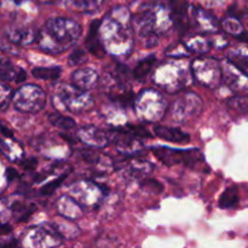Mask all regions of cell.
Instances as JSON below:
<instances>
[{"label": "cell", "mask_w": 248, "mask_h": 248, "mask_svg": "<svg viewBox=\"0 0 248 248\" xmlns=\"http://www.w3.org/2000/svg\"><path fill=\"white\" fill-rule=\"evenodd\" d=\"M0 94H1V98H0V106H1V110H6L7 106L10 104V101H12V94L11 89L7 86L5 82L1 84V89H0Z\"/></svg>", "instance_id": "cell-36"}, {"label": "cell", "mask_w": 248, "mask_h": 248, "mask_svg": "<svg viewBox=\"0 0 248 248\" xmlns=\"http://www.w3.org/2000/svg\"><path fill=\"white\" fill-rule=\"evenodd\" d=\"M1 152L10 161H18L21 159L22 154H23V149H22L21 145L14 140H2L1 142Z\"/></svg>", "instance_id": "cell-25"}, {"label": "cell", "mask_w": 248, "mask_h": 248, "mask_svg": "<svg viewBox=\"0 0 248 248\" xmlns=\"http://www.w3.org/2000/svg\"><path fill=\"white\" fill-rule=\"evenodd\" d=\"M16 74H17V72H15L14 67H12L9 62H5V61H2L1 72H0V77H1L2 82L10 81V80H14L15 81V79H16Z\"/></svg>", "instance_id": "cell-35"}, {"label": "cell", "mask_w": 248, "mask_h": 248, "mask_svg": "<svg viewBox=\"0 0 248 248\" xmlns=\"http://www.w3.org/2000/svg\"><path fill=\"white\" fill-rule=\"evenodd\" d=\"M107 190L101 186L92 182H78L69 188V195L79 203L81 207L94 208L97 207Z\"/></svg>", "instance_id": "cell-11"}, {"label": "cell", "mask_w": 248, "mask_h": 248, "mask_svg": "<svg viewBox=\"0 0 248 248\" xmlns=\"http://www.w3.org/2000/svg\"><path fill=\"white\" fill-rule=\"evenodd\" d=\"M184 45L191 52L206 53L211 50V47L213 46V43L202 35H194L186 39L184 41Z\"/></svg>", "instance_id": "cell-21"}, {"label": "cell", "mask_w": 248, "mask_h": 248, "mask_svg": "<svg viewBox=\"0 0 248 248\" xmlns=\"http://www.w3.org/2000/svg\"><path fill=\"white\" fill-rule=\"evenodd\" d=\"M80 157L89 165H96L99 166L102 164V160L104 159L103 155L99 154L98 152L93 149H82L79 152Z\"/></svg>", "instance_id": "cell-32"}, {"label": "cell", "mask_w": 248, "mask_h": 248, "mask_svg": "<svg viewBox=\"0 0 248 248\" xmlns=\"http://www.w3.org/2000/svg\"><path fill=\"white\" fill-rule=\"evenodd\" d=\"M237 39H240V40L244 41V43L248 44V33H242L241 35L237 36Z\"/></svg>", "instance_id": "cell-46"}, {"label": "cell", "mask_w": 248, "mask_h": 248, "mask_svg": "<svg viewBox=\"0 0 248 248\" xmlns=\"http://www.w3.org/2000/svg\"><path fill=\"white\" fill-rule=\"evenodd\" d=\"M239 202V194L236 186H229L219 198V206L222 208H232Z\"/></svg>", "instance_id": "cell-27"}, {"label": "cell", "mask_w": 248, "mask_h": 248, "mask_svg": "<svg viewBox=\"0 0 248 248\" xmlns=\"http://www.w3.org/2000/svg\"><path fill=\"white\" fill-rule=\"evenodd\" d=\"M195 19L196 22H198L199 27H200L203 31H208V33L217 31L218 29L217 21L215 19V17L208 15L207 12H205L203 10L201 9L195 10Z\"/></svg>", "instance_id": "cell-24"}, {"label": "cell", "mask_w": 248, "mask_h": 248, "mask_svg": "<svg viewBox=\"0 0 248 248\" xmlns=\"http://www.w3.org/2000/svg\"><path fill=\"white\" fill-rule=\"evenodd\" d=\"M12 103L23 113H36L45 107L46 94L36 85H24L14 93Z\"/></svg>", "instance_id": "cell-7"}, {"label": "cell", "mask_w": 248, "mask_h": 248, "mask_svg": "<svg viewBox=\"0 0 248 248\" xmlns=\"http://www.w3.org/2000/svg\"><path fill=\"white\" fill-rule=\"evenodd\" d=\"M155 136H157L161 140L167 142L173 143H188L190 140V136L188 133L183 132L177 127H170V126L156 125L154 127Z\"/></svg>", "instance_id": "cell-19"}, {"label": "cell", "mask_w": 248, "mask_h": 248, "mask_svg": "<svg viewBox=\"0 0 248 248\" xmlns=\"http://www.w3.org/2000/svg\"><path fill=\"white\" fill-rule=\"evenodd\" d=\"M57 212L68 220L82 217V207L70 195H63L57 200Z\"/></svg>", "instance_id": "cell-15"}, {"label": "cell", "mask_w": 248, "mask_h": 248, "mask_svg": "<svg viewBox=\"0 0 248 248\" xmlns=\"http://www.w3.org/2000/svg\"><path fill=\"white\" fill-rule=\"evenodd\" d=\"M155 156L164 162V165L172 166V165H184L186 167L193 169L199 162H202L205 160L202 153L199 149H189V150H178L171 149V148H154L153 149Z\"/></svg>", "instance_id": "cell-10"}, {"label": "cell", "mask_w": 248, "mask_h": 248, "mask_svg": "<svg viewBox=\"0 0 248 248\" xmlns=\"http://www.w3.org/2000/svg\"><path fill=\"white\" fill-rule=\"evenodd\" d=\"M6 177H7V179H9L10 182H12L14 179L18 178L19 174H18V172H17L15 169H7L6 170Z\"/></svg>", "instance_id": "cell-41"}, {"label": "cell", "mask_w": 248, "mask_h": 248, "mask_svg": "<svg viewBox=\"0 0 248 248\" xmlns=\"http://www.w3.org/2000/svg\"><path fill=\"white\" fill-rule=\"evenodd\" d=\"M11 232V227L9 224H4L1 227V232L2 234H7V232Z\"/></svg>", "instance_id": "cell-45"}, {"label": "cell", "mask_w": 248, "mask_h": 248, "mask_svg": "<svg viewBox=\"0 0 248 248\" xmlns=\"http://www.w3.org/2000/svg\"><path fill=\"white\" fill-rule=\"evenodd\" d=\"M73 84L82 91L92 90L98 82V74L92 68H81L74 72L72 77Z\"/></svg>", "instance_id": "cell-17"}, {"label": "cell", "mask_w": 248, "mask_h": 248, "mask_svg": "<svg viewBox=\"0 0 248 248\" xmlns=\"http://www.w3.org/2000/svg\"><path fill=\"white\" fill-rule=\"evenodd\" d=\"M140 186H142L143 189H145V190H149L155 194H159L162 191V186L159 182L155 181V179H145V181L142 182Z\"/></svg>", "instance_id": "cell-38"}, {"label": "cell", "mask_w": 248, "mask_h": 248, "mask_svg": "<svg viewBox=\"0 0 248 248\" xmlns=\"http://www.w3.org/2000/svg\"><path fill=\"white\" fill-rule=\"evenodd\" d=\"M110 140L115 143L116 150L124 155H135L144 149V145L140 138L135 137L126 130H116L109 133Z\"/></svg>", "instance_id": "cell-13"}, {"label": "cell", "mask_w": 248, "mask_h": 248, "mask_svg": "<svg viewBox=\"0 0 248 248\" xmlns=\"http://www.w3.org/2000/svg\"><path fill=\"white\" fill-rule=\"evenodd\" d=\"M40 1H44V2H50V1H53V0H40Z\"/></svg>", "instance_id": "cell-47"}, {"label": "cell", "mask_w": 248, "mask_h": 248, "mask_svg": "<svg viewBox=\"0 0 248 248\" xmlns=\"http://www.w3.org/2000/svg\"><path fill=\"white\" fill-rule=\"evenodd\" d=\"M123 169L124 172H125V176L128 177V178L143 179L144 177L149 176L152 173L154 166L150 162L145 161V160L135 159L128 162H125Z\"/></svg>", "instance_id": "cell-16"}, {"label": "cell", "mask_w": 248, "mask_h": 248, "mask_svg": "<svg viewBox=\"0 0 248 248\" xmlns=\"http://www.w3.org/2000/svg\"><path fill=\"white\" fill-rule=\"evenodd\" d=\"M52 103L57 110L73 114L86 113L94 106L93 98L86 91L78 89L74 85L67 84L61 85L56 90Z\"/></svg>", "instance_id": "cell-5"}, {"label": "cell", "mask_w": 248, "mask_h": 248, "mask_svg": "<svg viewBox=\"0 0 248 248\" xmlns=\"http://www.w3.org/2000/svg\"><path fill=\"white\" fill-rule=\"evenodd\" d=\"M61 73H62V69L60 67H36L31 70V74H33L34 78L43 80H57L60 78Z\"/></svg>", "instance_id": "cell-26"}, {"label": "cell", "mask_w": 248, "mask_h": 248, "mask_svg": "<svg viewBox=\"0 0 248 248\" xmlns=\"http://www.w3.org/2000/svg\"><path fill=\"white\" fill-rule=\"evenodd\" d=\"M155 56L152 55L149 56L148 58H145V60H143L142 62H140L137 64V67H136L135 72H133V78H136V79L140 80L143 79V78L145 77V75L148 74V73L152 70L153 65H154L155 63Z\"/></svg>", "instance_id": "cell-30"}, {"label": "cell", "mask_w": 248, "mask_h": 248, "mask_svg": "<svg viewBox=\"0 0 248 248\" xmlns=\"http://www.w3.org/2000/svg\"><path fill=\"white\" fill-rule=\"evenodd\" d=\"M247 10H248V2H247Z\"/></svg>", "instance_id": "cell-48"}, {"label": "cell", "mask_w": 248, "mask_h": 248, "mask_svg": "<svg viewBox=\"0 0 248 248\" xmlns=\"http://www.w3.org/2000/svg\"><path fill=\"white\" fill-rule=\"evenodd\" d=\"M7 38L11 43L17 45H28L36 40V35L31 28L27 27H16L7 29Z\"/></svg>", "instance_id": "cell-20"}, {"label": "cell", "mask_w": 248, "mask_h": 248, "mask_svg": "<svg viewBox=\"0 0 248 248\" xmlns=\"http://www.w3.org/2000/svg\"><path fill=\"white\" fill-rule=\"evenodd\" d=\"M191 67L182 61H170L160 65L153 75V81L169 92H177L193 81Z\"/></svg>", "instance_id": "cell-4"}, {"label": "cell", "mask_w": 248, "mask_h": 248, "mask_svg": "<svg viewBox=\"0 0 248 248\" xmlns=\"http://www.w3.org/2000/svg\"><path fill=\"white\" fill-rule=\"evenodd\" d=\"M205 7H218L224 4L227 0H198Z\"/></svg>", "instance_id": "cell-40"}, {"label": "cell", "mask_w": 248, "mask_h": 248, "mask_svg": "<svg viewBox=\"0 0 248 248\" xmlns=\"http://www.w3.org/2000/svg\"><path fill=\"white\" fill-rule=\"evenodd\" d=\"M194 79L206 87L215 89L223 81L222 64L213 58H196L191 63Z\"/></svg>", "instance_id": "cell-8"}, {"label": "cell", "mask_w": 248, "mask_h": 248, "mask_svg": "<svg viewBox=\"0 0 248 248\" xmlns=\"http://www.w3.org/2000/svg\"><path fill=\"white\" fill-rule=\"evenodd\" d=\"M1 131H2V135H4V137H6V138H9V140H11V138H12L11 131L7 130V128L5 127V126H2Z\"/></svg>", "instance_id": "cell-44"}, {"label": "cell", "mask_w": 248, "mask_h": 248, "mask_svg": "<svg viewBox=\"0 0 248 248\" xmlns=\"http://www.w3.org/2000/svg\"><path fill=\"white\" fill-rule=\"evenodd\" d=\"M99 27H101V22L94 21L90 27L89 35L86 39V45L89 48L90 53L94 56V57L102 58L106 55V50L102 44L101 36H99Z\"/></svg>", "instance_id": "cell-18"}, {"label": "cell", "mask_w": 248, "mask_h": 248, "mask_svg": "<svg viewBox=\"0 0 248 248\" xmlns=\"http://www.w3.org/2000/svg\"><path fill=\"white\" fill-rule=\"evenodd\" d=\"M222 27L227 33L232 34L234 36H240L244 33V27H242L241 22L234 16L225 17L222 21Z\"/></svg>", "instance_id": "cell-28"}, {"label": "cell", "mask_w": 248, "mask_h": 248, "mask_svg": "<svg viewBox=\"0 0 248 248\" xmlns=\"http://www.w3.org/2000/svg\"><path fill=\"white\" fill-rule=\"evenodd\" d=\"M52 248H53V247H52Z\"/></svg>", "instance_id": "cell-49"}, {"label": "cell", "mask_w": 248, "mask_h": 248, "mask_svg": "<svg viewBox=\"0 0 248 248\" xmlns=\"http://www.w3.org/2000/svg\"><path fill=\"white\" fill-rule=\"evenodd\" d=\"M65 176H67V174H63V176H61L60 178L55 179V181L50 182V183H47V184H45V186H41V189H40V194H41V195H44V196L52 195V194L56 191V189H57L58 186H60L61 184H62V182L64 181Z\"/></svg>", "instance_id": "cell-34"}, {"label": "cell", "mask_w": 248, "mask_h": 248, "mask_svg": "<svg viewBox=\"0 0 248 248\" xmlns=\"http://www.w3.org/2000/svg\"><path fill=\"white\" fill-rule=\"evenodd\" d=\"M203 108L202 101L195 93H184L172 103L170 116L176 123H186L201 114Z\"/></svg>", "instance_id": "cell-9"}, {"label": "cell", "mask_w": 248, "mask_h": 248, "mask_svg": "<svg viewBox=\"0 0 248 248\" xmlns=\"http://www.w3.org/2000/svg\"><path fill=\"white\" fill-rule=\"evenodd\" d=\"M124 130L137 138H153V135L142 125H127Z\"/></svg>", "instance_id": "cell-33"}, {"label": "cell", "mask_w": 248, "mask_h": 248, "mask_svg": "<svg viewBox=\"0 0 248 248\" xmlns=\"http://www.w3.org/2000/svg\"><path fill=\"white\" fill-rule=\"evenodd\" d=\"M21 166L24 170H27V171H34L36 169V166H38V160L34 159V157H31V159L21 161Z\"/></svg>", "instance_id": "cell-39"}, {"label": "cell", "mask_w": 248, "mask_h": 248, "mask_svg": "<svg viewBox=\"0 0 248 248\" xmlns=\"http://www.w3.org/2000/svg\"><path fill=\"white\" fill-rule=\"evenodd\" d=\"M103 0H65L69 9L79 12H93L102 5Z\"/></svg>", "instance_id": "cell-23"}, {"label": "cell", "mask_w": 248, "mask_h": 248, "mask_svg": "<svg viewBox=\"0 0 248 248\" xmlns=\"http://www.w3.org/2000/svg\"><path fill=\"white\" fill-rule=\"evenodd\" d=\"M81 35L78 22L64 17H55L45 22L36 34V43L44 52L57 55L74 46Z\"/></svg>", "instance_id": "cell-2"}, {"label": "cell", "mask_w": 248, "mask_h": 248, "mask_svg": "<svg viewBox=\"0 0 248 248\" xmlns=\"http://www.w3.org/2000/svg\"><path fill=\"white\" fill-rule=\"evenodd\" d=\"M228 61L232 62L235 67L248 77V47L247 48H232L228 52Z\"/></svg>", "instance_id": "cell-22"}, {"label": "cell", "mask_w": 248, "mask_h": 248, "mask_svg": "<svg viewBox=\"0 0 248 248\" xmlns=\"http://www.w3.org/2000/svg\"><path fill=\"white\" fill-rule=\"evenodd\" d=\"M26 79H27L26 72H24L23 69H19L18 72H17V74H16V79H15V82H16V84H21V82H23Z\"/></svg>", "instance_id": "cell-42"}, {"label": "cell", "mask_w": 248, "mask_h": 248, "mask_svg": "<svg viewBox=\"0 0 248 248\" xmlns=\"http://www.w3.org/2000/svg\"><path fill=\"white\" fill-rule=\"evenodd\" d=\"M78 140L91 148H104L110 142V135L92 125L82 126L78 130Z\"/></svg>", "instance_id": "cell-14"}, {"label": "cell", "mask_w": 248, "mask_h": 248, "mask_svg": "<svg viewBox=\"0 0 248 248\" xmlns=\"http://www.w3.org/2000/svg\"><path fill=\"white\" fill-rule=\"evenodd\" d=\"M222 64L223 81L237 96H248V77L244 72L235 67L232 62L225 61Z\"/></svg>", "instance_id": "cell-12"}, {"label": "cell", "mask_w": 248, "mask_h": 248, "mask_svg": "<svg viewBox=\"0 0 248 248\" xmlns=\"http://www.w3.org/2000/svg\"><path fill=\"white\" fill-rule=\"evenodd\" d=\"M2 248H22L19 246L18 242L16 240H11V241H7L2 245Z\"/></svg>", "instance_id": "cell-43"}, {"label": "cell", "mask_w": 248, "mask_h": 248, "mask_svg": "<svg viewBox=\"0 0 248 248\" xmlns=\"http://www.w3.org/2000/svg\"><path fill=\"white\" fill-rule=\"evenodd\" d=\"M228 107L240 114H248V96H235L228 101Z\"/></svg>", "instance_id": "cell-31"}, {"label": "cell", "mask_w": 248, "mask_h": 248, "mask_svg": "<svg viewBox=\"0 0 248 248\" xmlns=\"http://www.w3.org/2000/svg\"><path fill=\"white\" fill-rule=\"evenodd\" d=\"M173 23L172 14L161 4L144 7L132 18L133 31L137 33L145 47H154L157 45L159 35L169 31Z\"/></svg>", "instance_id": "cell-3"}, {"label": "cell", "mask_w": 248, "mask_h": 248, "mask_svg": "<svg viewBox=\"0 0 248 248\" xmlns=\"http://www.w3.org/2000/svg\"><path fill=\"white\" fill-rule=\"evenodd\" d=\"M48 121L61 130H70L75 126V121L72 118L64 116L62 114H51L48 115Z\"/></svg>", "instance_id": "cell-29"}, {"label": "cell", "mask_w": 248, "mask_h": 248, "mask_svg": "<svg viewBox=\"0 0 248 248\" xmlns=\"http://www.w3.org/2000/svg\"><path fill=\"white\" fill-rule=\"evenodd\" d=\"M135 109L138 116L147 121H159L166 111V101L160 92L155 90H144L135 101Z\"/></svg>", "instance_id": "cell-6"}, {"label": "cell", "mask_w": 248, "mask_h": 248, "mask_svg": "<svg viewBox=\"0 0 248 248\" xmlns=\"http://www.w3.org/2000/svg\"><path fill=\"white\" fill-rule=\"evenodd\" d=\"M86 52H85L84 50H81V48H77L74 52L70 53L69 58H68V63H69L70 65H80L82 64V63L86 62Z\"/></svg>", "instance_id": "cell-37"}, {"label": "cell", "mask_w": 248, "mask_h": 248, "mask_svg": "<svg viewBox=\"0 0 248 248\" xmlns=\"http://www.w3.org/2000/svg\"><path fill=\"white\" fill-rule=\"evenodd\" d=\"M99 36L106 52L113 56L128 55L133 46V27L130 11L119 6L101 22Z\"/></svg>", "instance_id": "cell-1"}]
</instances>
